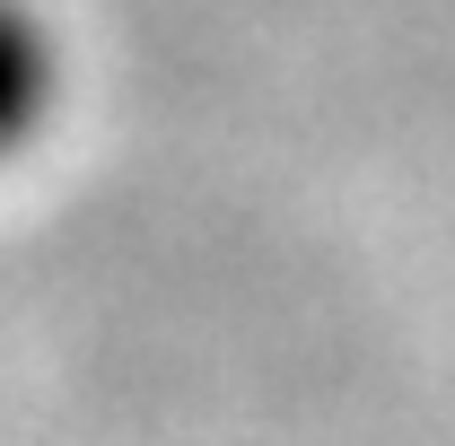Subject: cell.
<instances>
[{
    "instance_id": "1",
    "label": "cell",
    "mask_w": 455,
    "mask_h": 446,
    "mask_svg": "<svg viewBox=\"0 0 455 446\" xmlns=\"http://www.w3.org/2000/svg\"><path fill=\"white\" fill-rule=\"evenodd\" d=\"M53 106V36L27 0H0V158Z\"/></svg>"
}]
</instances>
